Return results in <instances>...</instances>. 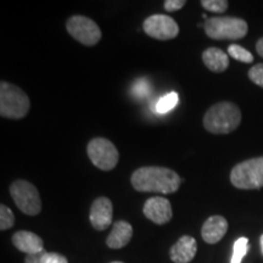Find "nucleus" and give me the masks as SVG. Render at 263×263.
<instances>
[{
    "mask_svg": "<svg viewBox=\"0 0 263 263\" xmlns=\"http://www.w3.org/2000/svg\"><path fill=\"white\" fill-rule=\"evenodd\" d=\"M12 244L21 252L27 255L41 254L44 251V242L42 238L28 230H20L12 236Z\"/></svg>",
    "mask_w": 263,
    "mask_h": 263,
    "instance_id": "obj_12",
    "label": "nucleus"
},
{
    "mask_svg": "<svg viewBox=\"0 0 263 263\" xmlns=\"http://www.w3.org/2000/svg\"><path fill=\"white\" fill-rule=\"evenodd\" d=\"M143 212L147 219L156 223V224H166L173 216L171 202L161 196L147 199L144 203Z\"/></svg>",
    "mask_w": 263,
    "mask_h": 263,
    "instance_id": "obj_10",
    "label": "nucleus"
},
{
    "mask_svg": "<svg viewBox=\"0 0 263 263\" xmlns=\"http://www.w3.org/2000/svg\"><path fill=\"white\" fill-rule=\"evenodd\" d=\"M259 242H261V249H262V252H263V234L261 235V238H259Z\"/></svg>",
    "mask_w": 263,
    "mask_h": 263,
    "instance_id": "obj_28",
    "label": "nucleus"
},
{
    "mask_svg": "<svg viewBox=\"0 0 263 263\" xmlns=\"http://www.w3.org/2000/svg\"><path fill=\"white\" fill-rule=\"evenodd\" d=\"M130 182L137 192L173 194L179 189L182 179L173 170L147 166L134 171Z\"/></svg>",
    "mask_w": 263,
    "mask_h": 263,
    "instance_id": "obj_1",
    "label": "nucleus"
},
{
    "mask_svg": "<svg viewBox=\"0 0 263 263\" xmlns=\"http://www.w3.org/2000/svg\"><path fill=\"white\" fill-rule=\"evenodd\" d=\"M41 263H68L67 258L65 256L60 254H57V252H47L45 251L42 256Z\"/></svg>",
    "mask_w": 263,
    "mask_h": 263,
    "instance_id": "obj_24",
    "label": "nucleus"
},
{
    "mask_svg": "<svg viewBox=\"0 0 263 263\" xmlns=\"http://www.w3.org/2000/svg\"><path fill=\"white\" fill-rule=\"evenodd\" d=\"M201 5L207 11L215 14H223L228 9L229 3L227 0H201Z\"/></svg>",
    "mask_w": 263,
    "mask_h": 263,
    "instance_id": "obj_22",
    "label": "nucleus"
},
{
    "mask_svg": "<svg viewBox=\"0 0 263 263\" xmlns=\"http://www.w3.org/2000/svg\"><path fill=\"white\" fill-rule=\"evenodd\" d=\"M15 224V215L11 209L5 206L4 203L0 205V230H8Z\"/></svg>",
    "mask_w": 263,
    "mask_h": 263,
    "instance_id": "obj_21",
    "label": "nucleus"
},
{
    "mask_svg": "<svg viewBox=\"0 0 263 263\" xmlns=\"http://www.w3.org/2000/svg\"><path fill=\"white\" fill-rule=\"evenodd\" d=\"M248 74L250 80L254 82L256 85L263 88V64L255 65L254 67L250 68Z\"/></svg>",
    "mask_w": 263,
    "mask_h": 263,
    "instance_id": "obj_23",
    "label": "nucleus"
},
{
    "mask_svg": "<svg viewBox=\"0 0 263 263\" xmlns=\"http://www.w3.org/2000/svg\"><path fill=\"white\" fill-rule=\"evenodd\" d=\"M202 61L210 71L215 73L224 72L229 66L228 54L218 48H209L202 52Z\"/></svg>",
    "mask_w": 263,
    "mask_h": 263,
    "instance_id": "obj_16",
    "label": "nucleus"
},
{
    "mask_svg": "<svg viewBox=\"0 0 263 263\" xmlns=\"http://www.w3.org/2000/svg\"><path fill=\"white\" fill-rule=\"evenodd\" d=\"M230 182L238 189L251 190L263 186V156L242 161L230 172Z\"/></svg>",
    "mask_w": 263,
    "mask_h": 263,
    "instance_id": "obj_5",
    "label": "nucleus"
},
{
    "mask_svg": "<svg viewBox=\"0 0 263 263\" xmlns=\"http://www.w3.org/2000/svg\"><path fill=\"white\" fill-rule=\"evenodd\" d=\"M66 29L72 38L85 47H94L101 39V29L97 22L83 15H74L68 18Z\"/></svg>",
    "mask_w": 263,
    "mask_h": 263,
    "instance_id": "obj_8",
    "label": "nucleus"
},
{
    "mask_svg": "<svg viewBox=\"0 0 263 263\" xmlns=\"http://www.w3.org/2000/svg\"><path fill=\"white\" fill-rule=\"evenodd\" d=\"M45 251L41 252V254H34V255H27V257L25 259V263H41L42 256Z\"/></svg>",
    "mask_w": 263,
    "mask_h": 263,
    "instance_id": "obj_26",
    "label": "nucleus"
},
{
    "mask_svg": "<svg viewBox=\"0 0 263 263\" xmlns=\"http://www.w3.org/2000/svg\"><path fill=\"white\" fill-rule=\"evenodd\" d=\"M228 54L235 60L240 62H244V64H251L254 61V57L249 50H246L245 48L240 47L238 44H232L228 48Z\"/></svg>",
    "mask_w": 263,
    "mask_h": 263,
    "instance_id": "obj_20",
    "label": "nucleus"
},
{
    "mask_svg": "<svg viewBox=\"0 0 263 263\" xmlns=\"http://www.w3.org/2000/svg\"><path fill=\"white\" fill-rule=\"evenodd\" d=\"M196 251V240L193 236L184 235L171 248L170 256L174 263H189L195 257Z\"/></svg>",
    "mask_w": 263,
    "mask_h": 263,
    "instance_id": "obj_13",
    "label": "nucleus"
},
{
    "mask_svg": "<svg viewBox=\"0 0 263 263\" xmlns=\"http://www.w3.org/2000/svg\"><path fill=\"white\" fill-rule=\"evenodd\" d=\"M114 217V207L112 202L107 197L101 196L98 197L95 201L91 203L89 219L91 226L97 230H105L112 224Z\"/></svg>",
    "mask_w": 263,
    "mask_h": 263,
    "instance_id": "obj_11",
    "label": "nucleus"
},
{
    "mask_svg": "<svg viewBox=\"0 0 263 263\" xmlns=\"http://www.w3.org/2000/svg\"><path fill=\"white\" fill-rule=\"evenodd\" d=\"M207 37L216 41H239L248 34L249 26L239 17H210L203 24Z\"/></svg>",
    "mask_w": 263,
    "mask_h": 263,
    "instance_id": "obj_4",
    "label": "nucleus"
},
{
    "mask_svg": "<svg viewBox=\"0 0 263 263\" xmlns=\"http://www.w3.org/2000/svg\"><path fill=\"white\" fill-rule=\"evenodd\" d=\"M87 153L94 166L101 171L114 170L120 160L117 147L112 141L105 138L91 139L87 146Z\"/></svg>",
    "mask_w": 263,
    "mask_h": 263,
    "instance_id": "obj_7",
    "label": "nucleus"
},
{
    "mask_svg": "<svg viewBox=\"0 0 263 263\" xmlns=\"http://www.w3.org/2000/svg\"><path fill=\"white\" fill-rule=\"evenodd\" d=\"M228 230V222L222 216H212L207 218L201 229L202 239L207 244H217Z\"/></svg>",
    "mask_w": 263,
    "mask_h": 263,
    "instance_id": "obj_14",
    "label": "nucleus"
},
{
    "mask_svg": "<svg viewBox=\"0 0 263 263\" xmlns=\"http://www.w3.org/2000/svg\"><path fill=\"white\" fill-rule=\"evenodd\" d=\"M250 249L248 238H239L233 246V255L230 258V263H241L242 258L245 257Z\"/></svg>",
    "mask_w": 263,
    "mask_h": 263,
    "instance_id": "obj_19",
    "label": "nucleus"
},
{
    "mask_svg": "<svg viewBox=\"0 0 263 263\" xmlns=\"http://www.w3.org/2000/svg\"><path fill=\"white\" fill-rule=\"evenodd\" d=\"M31 101L21 88L9 83H0V116L9 120H21L27 116Z\"/></svg>",
    "mask_w": 263,
    "mask_h": 263,
    "instance_id": "obj_3",
    "label": "nucleus"
},
{
    "mask_svg": "<svg viewBox=\"0 0 263 263\" xmlns=\"http://www.w3.org/2000/svg\"><path fill=\"white\" fill-rule=\"evenodd\" d=\"M111 263H123V262H120V261H115V262H111Z\"/></svg>",
    "mask_w": 263,
    "mask_h": 263,
    "instance_id": "obj_29",
    "label": "nucleus"
},
{
    "mask_svg": "<svg viewBox=\"0 0 263 263\" xmlns=\"http://www.w3.org/2000/svg\"><path fill=\"white\" fill-rule=\"evenodd\" d=\"M185 4H186L185 0H166L163 4V8L167 12H174L184 8V5Z\"/></svg>",
    "mask_w": 263,
    "mask_h": 263,
    "instance_id": "obj_25",
    "label": "nucleus"
},
{
    "mask_svg": "<svg viewBox=\"0 0 263 263\" xmlns=\"http://www.w3.org/2000/svg\"><path fill=\"white\" fill-rule=\"evenodd\" d=\"M151 91H153V85L146 78H139V80L134 81L133 85L130 87L132 97L138 99V100L149 97Z\"/></svg>",
    "mask_w": 263,
    "mask_h": 263,
    "instance_id": "obj_17",
    "label": "nucleus"
},
{
    "mask_svg": "<svg viewBox=\"0 0 263 263\" xmlns=\"http://www.w3.org/2000/svg\"><path fill=\"white\" fill-rule=\"evenodd\" d=\"M147 35L157 41H170L179 34V26L168 15H151L143 24Z\"/></svg>",
    "mask_w": 263,
    "mask_h": 263,
    "instance_id": "obj_9",
    "label": "nucleus"
},
{
    "mask_svg": "<svg viewBox=\"0 0 263 263\" xmlns=\"http://www.w3.org/2000/svg\"><path fill=\"white\" fill-rule=\"evenodd\" d=\"M256 51H257L259 57L263 58V37L258 39L257 44H256Z\"/></svg>",
    "mask_w": 263,
    "mask_h": 263,
    "instance_id": "obj_27",
    "label": "nucleus"
},
{
    "mask_svg": "<svg viewBox=\"0 0 263 263\" xmlns=\"http://www.w3.org/2000/svg\"><path fill=\"white\" fill-rule=\"evenodd\" d=\"M179 101V97L176 91H171L159 99L156 104L157 114H167L177 106Z\"/></svg>",
    "mask_w": 263,
    "mask_h": 263,
    "instance_id": "obj_18",
    "label": "nucleus"
},
{
    "mask_svg": "<svg viewBox=\"0 0 263 263\" xmlns=\"http://www.w3.org/2000/svg\"><path fill=\"white\" fill-rule=\"evenodd\" d=\"M241 122V111L238 105L221 101L212 105L203 116V127L212 134H229Z\"/></svg>",
    "mask_w": 263,
    "mask_h": 263,
    "instance_id": "obj_2",
    "label": "nucleus"
},
{
    "mask_svg": "<svg viewBox=\"0 0 263 263\" xmlns=\"http://www.w3.org/2000/svg\"><path fill=\"white\" fill-rule=\"evenodd\" d=\"M10 194L16 206L25 215L37 216L42 211V200L37 188L27 180H15L10 186Z\"/></svg>",
    "mask_w": 263,
    "mask_h": 263,
    "instance_id": "obj_6",
    "label": "nucleus"
},
{
    "mask_svg": "<svg viewBox=\"0 0 263 263\" xmlns=\"http://www.w3.org/2000/svg\"><path fill=\"white\" fill-rule=\"evenodd\" d=\"M133 236V228L126 221H118L114 224L112 230L106 239V245L110 249H122L128 245Z\"/></svg>",
    "mask_w": 263,
    "mask_h": 263,
    "instance_id": "obj_15",
    "label": "nucleus"
}]
</instances>
